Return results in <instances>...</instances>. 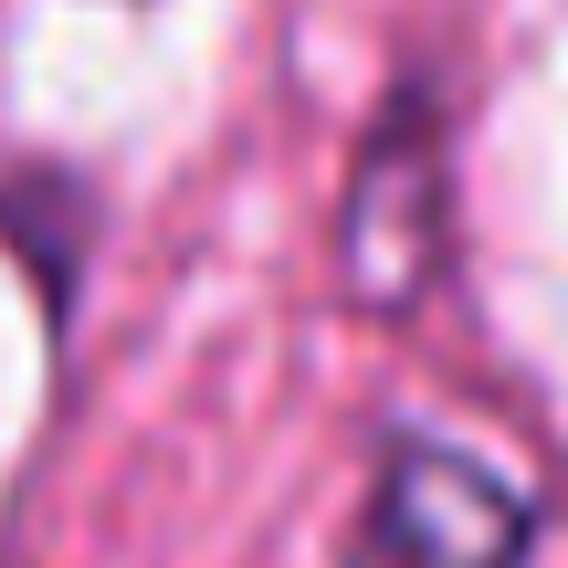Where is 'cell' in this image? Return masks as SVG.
I'll return each instance as SVG.
<instances>
[{
	"mask_svg": "<svg viewBox=\"0 0 568 568\" xmlns=\"http://www.w3.org/2000/svg\"><path fill=\"white\" fill-rule=\"evenodd\" d=\"M368 568H527L537 506L453 443H400L368 485Z\"/></svg>",
	"mask_w": 568,
	"mask_h": 568,
	"instance_id": "cell-1",
	"label": "cell"
},
{
	"mask_svg": "<svg viewBox=\"0 0 568 568\" xmlns=\"http://www.w3.org/2000/svg\"><path fill=\"white\" fill-rule=\"evenodd\" d=\"M432 264H443V148H432V105L400 95L347 190V284L379 316H400Z\"/></svg>",
	"mask_w": 568,
	"mask_h": 568,
	"instance_id": "cell-2",
	"label": "cell"
}]
</instances>
